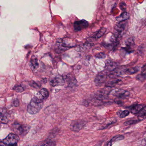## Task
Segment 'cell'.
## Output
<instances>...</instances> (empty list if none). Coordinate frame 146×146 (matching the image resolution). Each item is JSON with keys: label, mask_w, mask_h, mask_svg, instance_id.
I'll return each mask as SVG.
<instances>
[{"label": "cell", "mask_w": 146, "mask_h": 146, "mask_svg": "<svg viewBox=\"0 0 146 146\" xmlns=\"http://www.w3.org/2000/svg\"><path fill=\"white\" fill-rule=\"evenodd\" d=\"M106 88L102 89L95 94L93 97V101L94 103L98 104H108L111 101L108 98V95L111 90H109L110 88L106 87Z\"/></svg>", "instance_id": "obj_1"}, {"label": "cell", "mask_w": 146, "mask_h": 146, "mask_svg": "<svg viewBox=\"0 0 146 146\" xmlns=\"http://www.w3.org/2000/svg\"><path fill=\"white\" fill-rule=\"evenodd\" d=\"M43 100L40 95L35 96L28 105L27 108L28 112L31 114L38 113L43 107Z\"/></svg>", "instance_id": "obj_2"}, {"label": "cell", "mask_w": 146, "mask_h": 146, "mask_svg": "<svg viewBox=\"0 0 146 146\" xmlns=\"http://www.w3.org/2000/svg\"><path fill=\"white\" fill-rule=\"evenodd\" d=\"M119 44L118 39L115 37L113 35L111 36L108 42H103L102 43V46L107 49L111 51H114L117 49Z\"/></svg>", "instance_id": "obj_3"}, {"label": "cell", "mask_w": 146, "mask_h": 146, "mask_svg": "<svg viewBox=\"0 0 146 146\" xmlns=\"http://www.w3.org/2000/svg\"><path fill=\"white\" fill-rule=\"evenodd\" d=\"M127 23L126 21L119 22L114 27V33L113 35L118 39L123 35L127 27Z\"/></svg>", "instance_id": "obj_4"}, {"label": "cell", "mask_w": 146, "mask_h": 146, "mask_svg": "<svg viewBox=\"0 0 146 146\" xmlns=\"http://www.w3.org/2000/svg\"><path fill=\"white\" fill-rule=\"evenodd\" d=\"M108 75V72L106 70L99 72L94 79L96 85L97 87H100L104 84L107 79Z\"/></svg>", "instance_id": "obj_5"}, {"label": "cell", "mask_w": 146, "mask_h": 146, "mask_svg": "<svg viewBox=\"0 0 146 146\" xmlns=\"http://www.w3.org/2000/svg\"><path fill=\"white\" fill-rule=\"evenodd\" d=\"M13 128L14 131L17 134H19L20 135L24 136L29 132L30 127L29 125L17 123L13 124Z\"/></svg>", "instance_id": "obj_6"}, {"label": "cell", "mask_w": 146, "mask_h": 146, "mask_svg": "<svg viewBox=\"0 0 146 146\" xmlns=\"http://www.w3.org/2000/svg\"><path fill=\"white\" fill-rule=\"evenodd\" d=\"M87 121L85 119H78L72 122L70 126V129L72 131H79L81 130L87 123Z\"/></svg>", "instance_id": "obj_7"}, {"label": "cell", "mask_w": 146, "mask_h": 146, "mask_svg": "<svg viewBox=\"0 0 146 146\" xmlns=\"http://www.w3.org/2000/svg\"><path fill=\"white\" fill-rule=\"evenodd\" d=\"M19 140L18 135L16 134H10L2 141L4 145H16Z\"/></svg>", "instance_id": "obj_8"}, {"label": "cell", "mask_w": 146, "mask_h": 146, "mask_svg": "<svg viewBox=\"0 0 146 146\" xmlns=\"http://www.w3.org/2000/svg\"><path fill=\"white\" fill-rule=\"evenodd\" d=\"M110 94H112L113 96L119 99H124L129 96L130 93L129 91L123 89H114L111 90Z\"/></svg>", "instance_id": "obj_9"}, {"label": "cell", "mask_w": 146, "mask_h": 146, "mask_svg": "<svg viewBox=\"0 0 146 146\" xmlns=\"http://www.w3.org/2000/svg\"><path fill=\"white\" fill-rule=\"evenodd\" d=\"M89 23L84 19L76 21L73 24V29L76 32L80 31L84 29L88 28L89 26Z\"/></svg>", "instance_id": "obj_10"}, {"label": "cell", "mask_w": 146, "mask_h": 146, "mask_svg": "<svg viewBox=\"0 0 146 146\" xmlns=\"http://www.w3.org/2000/svg\"><path fill=\"white\" fill-rule=\"evenodd\" d=\"M125 47L122 48L126 52L128 53L133 52H134V48L135 46V40L134 38L131 37L125 42Z\"/></svg>", "instance_id": "obj_11"}, {"label": "cell", "mask_w": 146, "mask_h": 146, "mask_svg": "<svg viewBox=\"0 0 146 146\" xmlns=\"http://www.w3.org/2000/svg\"><path fill=\"white\" fill-rule=\"evenodd\" d=\"M63 77L64 80L65 82L67 83L68 87H74L77 84V81L75 77L72 76V74L70 73L64 74L63 75Z\"/></svg>", "instance_id": "obj_12"}, {"label": "cell", "mask_w": 146, "mask_h": 146, "mask_svg": "<svg viewBox=\"0 0 146 146\" xmlns=\"http://www.w3.org/2000/svg\"><path fill=\"white\" fill-rule=\"evenodd\" d=\"M126 69L124 67H117L114 69L108 75V77L110 78H117L119 76L122 75V74L125 73Z\"/></svg>", "instance_id": "obj_13"}, {"label": "cell", "mask_w": 146, "mask_h": 146, "mask_svg": "<svg viewBox=\"0 0 146 146\" xmlns=\"http://www.w3.org/2000/svg\"><path fill=\"white\" fill-rule=\"evenodd\" d=\"M58 49L60 51H66L71 48L73 47L74 46H71V44L66 43L64 39H60L56 42Z\"/></svg>", "instance_id": "obj_14"}, {"label": "cell", "mask_w": 146, "mask_h": 146, "mask_svg": "<svg viewBox=\"0 0 146 146\" xmlns=\"http://www.w3.org/2000/svg\"><path fill=\"white\" fill-rule=\"evenodd\" d=\"M50 84L52 86H62L65 84L63 76L58 75L52 78L50 81Z\"/></svg>", "instance_id": "obj_15"}, {"label": "cell", "mask_w": 146, "mask_h": 146, "mask_svg": "<svg viewBox=\"0 0 146 146\" xmlns=\"http://www.w3.org/2000/svg\"><path fill=\"white\" fill-rule=\"evenodd\" d=\"M118 66L117 63L111 61L110 60H107L105 62V70L111 72Z\"/></svg>", "instance_id": "obj_16"}, {"label": "cell", "mask_w": 146, "mask_h": 146, "mask_svg": "<svg viewBox=\"0 0 146 146\" xmlns=\"http://www.w3.org/2000/svg\"><path fill=\"white\" fill-rule=\"evenodd\" d=\"M9 114L5 110L0 112V120L4 123H8L9 121Z\"/></svg>", "instance_id": "obj_17"}, {"label": "cell", "mask_w": 146, "mask_h": 146, "mask_svg": "<svg viewBox=\"0 0 146 146\" xmlns=\"http://www.w3.org/2000/svg\"><path fill=\"white\" fill-rule=\"evenodd\" d=\"M106 31L107 29L106 28H101L100 29L95 32L92 35V38L94 39H99L100 38L105 35V33L106 32Z\"/></svg>", "instance_id": "obj_18"}, {"label": "cell", "mask_w": 146, "mask_h": 146, "mask_svg": "<svg viewBox=\"0 0 146 146\" xmlns=\"http://www.w3.org/2000/svg\"><path fill=\"white\" fill-rule=\"evenodd\" d=\"M145 106L144 105H133L130 108L131 112L133 114H137Z\"/></svg>", "instance_id": "obj_19"}, {"label": "cell", "mask_w": 146, "mask_h": 146, "mask_svg": "<svg viewBox=\"0 0 146 146\" xmlns=\"http://www.w3.org/2000/svg\"><path fill=\"white\" fill-rule=\"evenodd\" d=\"M121 80L117 78H110L109 81H108L106 83V87H109V88H112L114 87L116 84L119 82Z\"/></svg>", "instance_id": "obj_20"}, {"label": "cell", "mask_w": 146, "mask_h": 146, "mask_svg": "<svg viewBox=\"0 0 146 146\" xmlns=\"http://www.w3.org/2000/svg\"><path fill=\"white\" fill-rule=\"evenodd\" d=\"M129 14L126 12H124L120 16L116 18V20L119 23V22L127 21L129 19Z\"/></svg>", "instance_id": "obj_21"}, {"label": "cell", "mask_w": 146, "mask_h": 146, "mask_svg": "<svg viewBox=\"0 0 146 146\" xmlns=\"http://www.w3.org/2000/svg\"><path fill=\"white\" fill-rule=\"evenodd\" d=\"M116 122H117L116 118H111L107 119L105 122V124L103 125V127H101L100 128V129H106L108 126L113 124L114 123H116Z\"/></svg>", "instance_id": "obj_22"}, {"label": "cell", "mask_w": 146, "mask_h": 146, "mask_svg": "<svg viewBox=\"0 0 146 146\" xmlns=\"http://www.w3.org/2000/svg\"><path fill=\"white\" fill-rule=\"evenodd\" d=\"M124 138V136L123 135H117L113 137L111 139V141L107 143V146H111V145H112L113 143L114 142L123 140Z\"/></svg>", "instance_id": "obj_23"}, {"label": "cell", "mask_w": 146, "mask_h": 146, "mask_svg": "<svg viewBox=\"0 0 146 146\" xmlns=\"http://www.w3.org/2000/svg\"><path fill=\"white\" fill-rule=\"evenodd\" d=\"M146 106L144 107L138 113H137L138 116V119L140 121L144 120L146 118Z\"/></svg>", "instance_id": "obj_24"}, {"label": "cell", "mask_w": 146, "mask_h": 146, "mask_svg": "<svg viewBox=\"0 0 146 146\" xmlns=\"http://www.w3.org/2000/svg\"><path fill=\"white\" fill-rule=\"evenodd\" d=\"M139 68L137 66L132 67V68H129V69H126L125 73L128 75H132V74H135L139 71Z\"/></svg>", "instance_id": "obj_25"}, {"label": "cell", "mask_w": 146, "mask_h": 146, "mask_svg": "<svg viewBox=\"0 0 146 146\" xmlns=\"http://www.w3.org/2000/svg\"><path fill=\"white\" fill-rule=\"evenodd\" d=\"M130 111L128 110H124V111H118L117 112V114L118 116L121 118H123L125 117L128 116L129 114Z\"/></svg>", "instance_id": "obj_26"}, {"label": "cell", "mask_w": 146, "mask_h": 146, "mask_svg": "<svg viewBox=\"0 0 146 146\" xmlns=\"http://www.w3.org/2000/svg\"><path fill=\"white\" fill-rule=\"evenodd\" d=\"M39 94L43 99H47L49 96V92L46 89L43 88L41 90Z\"/></svg>", "instance_id": "obj_27"}, {"label": "cell", "mask_w": 146, "mask_h": 146, "mask_svg": "<svg viewBox=\"0 0 146 146\" xmlns=\"http://www.w3.org/2000/svg\"><path fill=\"white\" fill-rule=\"evenodd\" d=\"M31 68L33 69H36L38 68L39 66V64H38V60L36 58H33L31 60Z\"/></svg>", "instance_id": "obj_28"}, {"label": "cell", "mask_w": 146, "mask_h": 146, "mask_svg": "<svg viewBox=\"0 0 146 146\" xmlns=\"http://www.w3.org/2000/svg\"><path fill=\"white\" fill-rule=\"evenodd\" d=\"M146 78V73H143L141 72L140 74L137 75L136 78L138 81L141 82H143L145 81Z\"/></svg>", "instance_id": "obj_29"}, {"label": "cell", "mask_w": 146, "mask_h": 146, "mask_svg": "<svg viewBox=\"0 0 146 146\" xmlns=\"http://www.w3.org/2000/svg\"><path fill=\"white\" fill-rule=\"evenodd\" d=\"M140 122V120H137V119H133V120H129V121H126L124 123V125H131L135 124L137 123H138Z\"/></svg>", "instance_id": "obj_30"}, {"label": "cell", "mask_w": 146, "mask_h": 146, "mask_svg": "<svg viewBox=\"0 0 146 146\" xmlns=\"http://www.w3.org/2000/svg\"><path fill=\"white\" fill-rule=\"evenodd\" d=\"M13 90L16 92L20 93L23 92L24 90L25 89L24 87L21 85H16L13 88Z\"/></svg>", "instance_id": "obj_31"}, {"label": "cell", "mask_w": 146, "mask_h": 146, "mask_svg": "<svg viewBox=\"0 0 146 146\" xmlns=\"http://www.w3.org/2000/svg\"><path fill=\"white\" fill-rule=\"evenodd\" d=\"M95 57L98 58H105L106 57V54L104 52H100L96 54Z\"/></svg>", "instance_id": "obj_32"}, {"label": "cell", "mask_w": 146, "mask_h": 146, "mask_svg": "<svg viewBox=\"0 0 146 146\" xmlns=\"http://www.w3.org/2000/svg\"><path fill=\"white\" fill-rule=\"evenodd\" d=\"M114 102L116 104L118 105H122L123 106V101L121 100V99H119V98H116L114 100Z\"/></svg>", "instance_id": "obj_33"}, {"label": "cell", "mask_w": 146, "mask_h": 146, "mask_svg": "<svg viewBox=\"0 0 146 146\" xmlns=\"http://www.w3.org/2000/svg\"><path fill=\"white\" fill-rule=\"evenodd\" d=\"M144 48H145L143 46H139L138 48V50H137V51H138V52L139 53V54H142L144 52Z\"/></svg>", "instance_id": "obj_34"}, {"label": "cell", "mask_w": 146, "mask_h": 146, "mask_svg": "<svg viewBox=\"0 0 146 146\" xmlns=\"http://www.w3.org/2000/svg\"><path fill=\"white\" fill-rule=\"evenodd\" d=\"M119 7H120V8L122 11H125L126 10V4L124 2L121 3Z\"/></svg>", "instance_id": "obj_35"}, {"label": "cell", "mask_w": 146, "mask_h": 146, "mask_svg": "<svg viewBox=\"0 0 146 146\" xmlns=\"http://www.w3.org/2000/svg\"><path fill=\"white\" fill-rule=\"evenodd\" d=\"M31 85L33 88H40V86H39V85L35 82H32L31 83Z\"/></svg>", "instance_id": "obj_36"}, {"label": "cell", "mask_w": 146, "mask_h": 146, "mask_svg": "<svg viewBox=\"0 0 146 146\" xmlns=\"http://www.w3.org/2000/svg\"><path fill=\"white\" fill-rule=\"evenodd\" d=\"M19 105V102L18 99H16L13 102V105L14 106H18Z\"/></svg>", "instance_id": "obj_37"}, {"label": "cell", "mask_w": 146, "mask_h": 146, "mask_svg": "<svg viewBox=\"0 0 146 146\" xmlns=\"http://www.w3.org/2000/svg\"><path fill=\"white\" fill-rule=\"evenodd\" d=\"M142 73H146V65H144L142 67L141 72Z\"/></svg>", "instance_id": "obj_38"}, {"label": "cell", "mask_w": 146, "mask_h": 146, "mask_svg": "<svg viewBox=\"0 0 146 146\" xmlns=\"http://www.w3.org/2000/svg\"><path fill=\"white\" fill-rule=\"evenodd\" d=\"M1 126V122H0V127Z\"/></svg>", "instance_id": "obj_39"}]
</instances>
